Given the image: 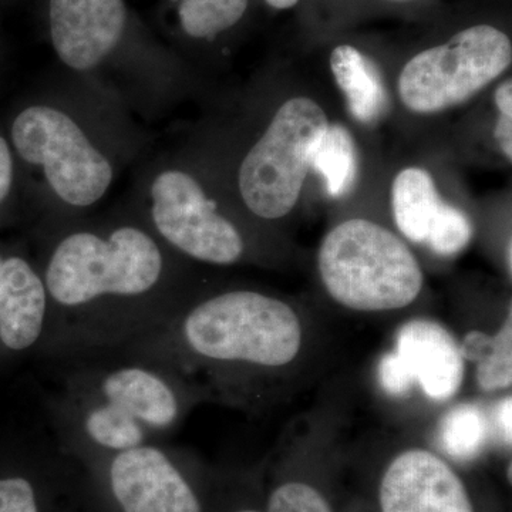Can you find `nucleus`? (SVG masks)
Wrapping results in <instances>:
<instances>
[{
	"mask_svg": "<svg viewBox=\"0 0 512 512\" xmlns=\"http://www.w3.org/2000/svg\"><path fill=\"white\" fill-rule=\"evenodd\" d=\"M248 0H183L178 9L181 28L194 39H214L237 25Z\"/></svg>",
	"mask_w": 512,
	"mask_h": 512,
	"instance_id": "obj_19",
	"label": "nucleus"
},
{
	"mask_svg": "<svg viewBox=\"0 0 512 512\" xmlns=\"http://www.w3.org/2000/svg\"><path fill=\"white\" fill-rule=\"evenodd\" d=\"M0 512H40L36 485L29 478H0Z\"/></svg>",
	"mask_w": 512,
	"mask_h": 512,
	"instance_id": "obj_22",
	"label": "nucleus"
},
{
	"mask_svg": "<svg viewBox=\"0 0 512 512\" xmlns=\"http://www.w3.org/2000/svg\"><path fill=\"white\" fill-rule=\"evenodd\" d=\"M12 140L23 160L43 168L47 183L64 204L90 207L109 190L110 161L63 111L28 107L13 121Z\"/></svg>",
	"mask_w": 512,
	"mask_h": 512,
	"instance_id": "obj_8",
	"label": "nucleus"
},
{
	"mask_svg": "<svg viewBox=\"0 0 512 512\" xmlns=\"http://www.w3.org/2000/svg\"><path fill=\"white\" fill-rule=\"evenodd\" d=\"M266 512H333L318 488L301 480L284 481L272 491Z\"/></svg>",
	"mask_w": 512,
	"mask_h": 512,
	"instance_id": "obj_21",
	"label": "nucleus"
},
{
	"mask_svg": "<svg viewBox=\"0 0 512 512\" xmlns=\"http://www.w3.org/2000/svg\"><path fill=\"white\" fill-rule=\"evenodd\" d=\"M40 274L49 299L40 356L56 362L123 348L188 293L174 281L163 245L137 225L63 235Z\"/></svg>",
	"mask_w": 512,
	"mask_h": 512,
	"instance_id": "obj_2",
	"label": "nucleus"
},
{
	"mask_svg": "<svg viewBox=\"0 0 512 512\" xmlns=\"http://www.w3.org/2000/svg\"><path fill=\"white\" fill-rule=\"evenodd\" d=\"M59 362L47 417L60 446L84 460L161 443L204 403L177 373L120 350Z\"/></svg>",
	"mask_w": 512,
	"mask_h": 512,
	"instance_id": "obj_3",
	"label": "nucleus"
},
{
	"mask_svg": "<svg viewBox=\"0 0 512 512\" xmlns=\"http://www.w3.org/2000/svg\"><path fill=\"white\" fill-rule=\"evenodd\" d=\"M271 8L278 10L291 9L299 0H265Z\"/></svg>",
	"mask_w": 512,
	"mask_h": 512,
	"instance_id": "obj_26",
	"label": "nucleus"
},
{
	"mask_svg": "<svg viewBox=\"0 0 512 512\" xmlns=\"http://www.w3.org/2000/svg\"><path fill=\"white\" fill-rule=\"evenodd\" d=\"M383 512H476L466 484L446 458L406 447L387 464L379 487Z\"/></svg>",
	"mask_w": 512,
	"mask_h": 512,
	"instance_id": "obj_11",
	"label": "nucleus"
},
{
	"mask_svg": "<svg viewBox=\"0 0 512 512\" xmlns=\"http://www.w3.org/2000/svg\"><path fill=\"white\" fill-rule=\"evenodd\" d=\"M120 512H202L194 485L174 450L144 444L93 460Z\"/></svg>",
	"mask_w": 512,
	"mask_h": 512,
	"instance_id": "obj_10",
	"label": "nucleus"
},
{
	"mask_svg": "<svg viewBox=\"0 0 512 512\" xmlns=\"http://www.w3.org/2000/svg\"><path fill=\"white\" fill-rule=\"evenodd\" d=\"M13 183V160L9 144L0 137V205L8 198Z\"/></svg>",
	"mask_w": 512,
	"mask_h": 512,
	"instance_id": "obj_25",
	"label": "nucleus"
},
{
	"mask_svg": "<svg viewBox=\"0 0 512 512\" xmlns=\"http://www.w3.org/2000/svg\"><path fill=\"white\" fill-rule=\"evenodd\" d=\"M467 375L460 340L429 316L403 322L375 367L376 386L384 399L429 409L456 402Z\"/></svg>",
	"mask_w": 512,
	"mask_h": 512,
	"instance_id": "obj_7",
	"label": "nucleus"
},
{
	"mask_svg": "<svg viewBox=\"0 0 512 512\" xmlns=\"http://www.w3.org/2000/svg\"><path fill=\"white\" fill-rule=\"evenodd\" d=\"M390 2H412V0H390Z\"/></svg>",
	"mask_w": 512,
	"mask_h": 512,
	"instance_id": "obj_28",
	"label": "nucleus"
},
{
	"mask_svg": "<svg viewBox=\"0 0 512 512\" xmlns=\"http://www.w3.org/2000/svg\"><path fill=\"white\" fill-rule=\"evenodd\" d=\"M329 126L328 113L312 97H291L278 107L239 165V195L252 217L276 222L292 214Z\"/></svg>",
	"mask_w": 512,
	"mask_h": 512,
	"instance_id": "obj_5",
	"label": "nucleus"
},
{
	"mask_svg": "<svg viewBox=\"0 0 512 512\" xmlns=\"http://www.w3.org/2000/svg\"><path fill=\"white\" fill-rule=\"evenodd\" d=\"M235 512H262V511L254 510V508H244V510H238Z\"/></svg>",
	"mask_w": 512,
	"mask_h": 512,
	"instance_id": "obj_27",
	"label": "nucleus"
},
{
	"mask_svg": "<svg viewBox=\"0 0 512 512\" xmlns=\"http://www.w3.org/2000/svg\"><path fill=\"white\" fill-rule=\"evenodd\" d=\"M495 109L498 111L495 120L494 138L501 154L508 163L512 161V80L510 77L498 84L494 93Z\"/></svg>",
	"mask_w": 512,
	"mask_h": 512,
	"instance_id": "obj_23",
	"label": "nucleus"
},
{
	"mask_svg": "<svg viewBox=\"0 0 512 512\" xmlns=\"http://www.w3.org/2000/svg\"><path fill=\"white\" fill-rule=\"evenodd\" d=\"M511 64L507 33L490 25L470 26L407 60L397 76V97L416 116H436L473 100Z\"/></svg>",
	"mask_w": 512,
	"mask_h": 512,
	"instance_id": "obj_6",
	"label": "nucleus"
},
{
	"mask_svg": "<svg viewBox=\"0 0 512 512\" xmlns=\"http://www.w3.org/2000/svg\"><path fill=\"white\" fill-rule=\"evenodd\" d=\"M437 450L457 463H470L495 444L490 404L478 400L444 407L434 429Z\"/></svg>",
	"mask_w": 512,
	"mask_h": 512,
	"instance_id": "obj_17",
	"label": "nucleus"
},
{
	"mask_svg": "<svg viewBox=\"0 0 512 512\" xmlns=\"http://www.w3.org/2000/svg\"><path fill=\"white\" fill-rule=\"evenodd\" d=\"M47 325L42 274L23 256L0 254V355H40Z\"/></svg>",
	"mask_w": 512,
	"mask_h": 512,
	"instance_id": "obj_13",
	"label": "nucleus"
},
{
	"mask_svg": "<svg viewBox=\"0 0 512 512\" xmlns=\"http://www.w3.org/2000/svg\"><path fill=\"white\" fill-rule=\"evenodd\" d=\"M460 340L467 370L473 373L474 386L483 396L510 392L512 386V309L493 333L471 329Z\"/></svg>",
	"mask_w": 512,
	"mask_h": 512,
	"instance_id": "obj_16",
	"label": "nucleus"
},
{
	"mask_svg": "<svg viewBox=\"0 0 512 512\" xmlns=\"http://www.w3.org/2000/svg\"><path fill=\"white\" fill-rule=\"evenodd\" d=\"M49 22L59 59L87 72L119 46L127 9L124 0H50Z\"/></svg>",
	"mask_w": 512,
	"mask_h": 512,
	"instance_id": "obj_12",
	"label": "nucleus"
},
{
	"mask_svg": "<svg viewBox=\"0 0 512 512\" xmlns=\"http://www.w3.org/2000/svg\"><path fill=\"white\" fill-rule=\"evenodd\" d=\"M312 320L284 296L248 286L187 293L170 315L117 349L167 367L204 403L259 413L308 369Z\"/></svg>",
	"mask_w": 512,
	"mask_h": 512,
	"instance_id": "obj_1",
	"label": "nucleus"
},
{
	"mask_svg": "<svg viewBox=\"0 0 512 512\" xmlns=\"http://www.w3.org/2000/svg\"><path fill=\"white\" fill-rule=\"evenodd\" d=\"M330 72L349 113L363 126H375L387 109V92L375 63L352 45H339L330 53Z\"/></svg>",
	"mask_w": 512,
	"mask_h": 512,
	"instance_id": "obj_14",
	"label": "nucleus"
},
{
	"mask_svg": "<svg viewBox=\"0 0 512 512\" xmlns=\"http://www.w3.org/2000/svg\"><path fill=\"white\" fill-rule=\"evenodd\" d=\"M316 271L330 301L362 315L406 311L426 286L423 266L409 242L363 217L346 218L326 232Z\"/></svg>",
	"mask_w": 512,
	"mask_h": 512,
	"instance_id": "obj_4",
	"label": "nucleus"
},
{
	"mask_svg": "<svg viewBox=\"0 0 512 512\" xmlns=\"http://www.w3.org/2000/svg\"><path fill=\"white\" fill-rule=\"evenodd\" d=\"M311 171L322 178L332 198L345 197L352 190L359 175V153L348 128L330 123L313 151Z\"/></svg>",
	"mask_w": 512,
	"mask_h": 512,
	"instance_id": "obj_18",
	"label": "nucleus"
},
{
	"mask_svg": "<svg viewBox=\"0 0 512 512\" xmlns=\"http://www.w3.org/2000/svg\"><path fill=\"white\" fill-rule=\"evenodd\" d=\"M151 222L167 247L192 261L241 264L251 252L244 229L218 210L190 174L168 170L151 185Z\"/></svg>",
	"mask_w": 512,
	"mask_h": 512,
	"instance_id": "obj_9",
	"label": "nucleus"
},
{
	"mask_svg": "<svg viewBox=\"0 0 512 512\" xmlns=\"http://www.w3.org/2000/svg\"><path fill=\"white\" fill-rule=\"evenodd\" d=\"M497 397L498 399L490 404L495 444L511 448V393H504Z\"/></svg>",
	"mask_w": 512,
	"mask_h": 512,
	"instance_id": "obj_24",
	"label": "nucleus"
},
{
	"mask_svg": "<svg viewBox=\"0 0 512 512\" xmlns=\"http://www.w3.org/2000/svg\"><path fill=\"white\" fill-rule=\"evenodd\" d=\"M443 204L436 181L424 168L406 167L394 177L390 188L394 227L409 244L424 247Z\"/></svg>",
	"mask_w": 512,
	"mask_h": 512,
	"instance_id": "obj_15",
	"label": "nucleus"
},
{
	"mask_svg": "<svg viewBox=\"0 0 512 512\" xmlns=\"http://www.w3.org/2000/svg\"><path fill=\"white\" fill-rule=\"evenodd\" d=\"M474 232L476 229L470 215L456 205L444 201L436 221L431 225L424 247L437 258H456L470 247Z\"/></svg>",
	"mask_w": 512,
	"mask_h": 512,
	"instance_id": "obj_20",
	"label": "nucleus"
}]
</instances>
